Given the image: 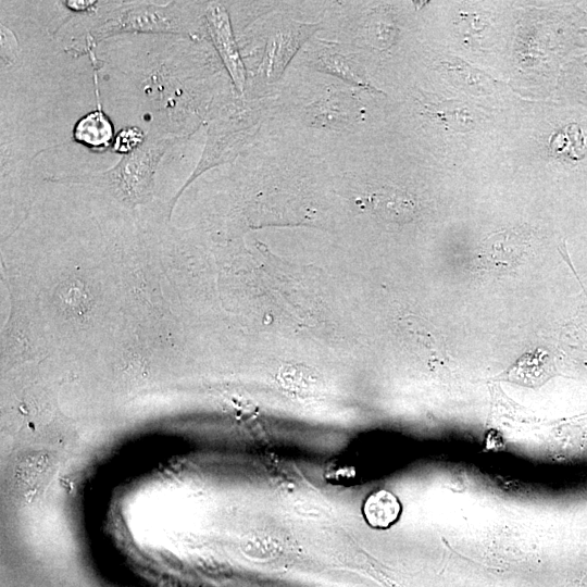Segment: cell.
I'll return each instance as SVG.
<instances>
[{"label": "cell", "mask_w": 587, "mask_h": 587, "mask_svg": "<svg viewBox=\"0 0 587 587\" xmlns=\"http://www.w3.org/2000/svg\"><path fill=\"white\" fill-rule=\"evenodd\" d=\"M171 146V137L148 138L145 142L125 154L112 168L89 177L77 178L82 182H98L109 186L121 200L137 204L146 201L152 193V180L155 167Z\"/></svg>", "instance_id": "6da1fadb"}, {"label": "cell", "mask_w": 587, "mask_h": 587, "mask_svg": "<svg viewBox=\"0 0 587 587\" xmlns=\"http://www.w3.org/2000/svg\"><path fill=\"white\" fill-rule=\"evenodd\" d=\"M178 3L124 2L110 11L90 32L96 42L125 32L178 33L183 29Z\"/></svg>", "instance_id": "7a4b0ae2"}, {"label": "cell", "mask_w": 587, "mask_h": 587, "mask_svg": "<svg viewBox=\"0 0 587 587\" xmlns=\"http://www.w3.org/2000/svg\"><path fill=\"white\" fill-rule=\"evenodd\" d=\"M316 23L284 20L268 33L260 63V73L268 84L278 80L287 65L319 28Z\"/></svg>", "instance_id": "3957f363"}, {"label": "cell", "mask_w": 587, "mask_h": 587, "mask_svg": "<svg viewBox=\"0 0 587 587\" xmlns=\"http://www.w3.org/2000/svg\"><path fill=\"white\" fill-rule=\"evenodd\" d=\"M204 18L212 42L234 86L242 95L247 83V72L226 7L217 1L209 2L204 10Z\"/></svg>", "instance_id": "277c9868"}, {"label": "cell", "mask_w": 587, "mask_h": 587, "mask_svg": "<svg viewBox=\"0 0 587 587\" xmlns=\"http://www.w3.org/2000/svg\"><path fill=\"white\" fill-rule=\"evenodd\" d=\"M529 249L528 237L519 230L509 229L492 234L480 245L477 260L488 272H505L520 265Z\"/></svg>", "instance_id": "5b68a950"}, {"label": "cell", "mask_w": 587, "mask_h": 587, "mask_svg": "<svg viewBox=\"0 0 587 587\" xmlns=\"http://www.w3.org/2000/svg\"><path fill=\"white\" fill-rule=\"evenodd\" d=\"M311 64L320 72L335 75L367 90L377 89L369 82L363 68L353 58L336 49V43L320 41L311 51Z\"/></svg>", "instance_id": "8992f818"}, {"label": "cell", "mask_w": 587, "mask_h": 587, "mask_svg": "<svg viewBox=\"0 0 587 587\" xmlns=\"http://www.w3.org/2000/svg\"><path fill=\"white\" fill-rule=\"evenodd\" d=\"M93 65V84L95 95L97 98V109L87 113L80 117L73 129V138L75 141L92 149L95 151H102L107 149L114 137V126L111 120L103 112L97 79V68L93 50H88Z\"/></svg>", "instance_id": "52a82bcc"}, {"label": "cell", "mask_w": 587, "mask_h": 587, "mask_svg": "<svg viewBox=\"0 0 587 587\" xmlns=\"http://www.w3.org/2000/svg\"><path fill=\"white\" fill-rule=\"evenodd\" d=\"M427 114L454 132H470L476 125L472 109L460 101L446 100L425 105Z\"/></svg>", "instance_id": "ba28073f"}, {"label": "cell", "mask_w": 587, "mask_h": 587, "mask_svg": "<svg viewBox=\"0 0 587 587\" xmlns=\"http://www.w3.org/2000/svg\"><path fill=\"white\" fill-rule=\"evenodd\" d=\"M400 512L397 498L385 490L371 495L364 504V515L375 527H387L392 524Z\"/></svg>", "instance_id": "9c48e42d"}, {"label": "cell", "mask_w": 587, "mask_h": 587, "mask_svg": "<svg viewBox=\"0 0 587 587\" xmlns=\"http://www.w3.org/2000/svg\"><path fill=\"white\" fill-rule=\"evenodd\" d=\"M59 307L66 315L83 317L91 308V296L84 283L68 279L58 288Z\"/></svg>", "instance_id": "30bf717a"}, {"label": "cell", "mask_w": 587, "mask_h": 587, "mask_svg": "<svg viewBox=\"0 0 587 587\" xmlns=\"http://www.w3.org/2000/svg\"><path fill=\"white\" fill-rule=\"evenodd\" d=\"M347 98L333 95L322 99L311 109V117L321 125H344L352 120L351 104Z\"/></svg>", "instance_id": "8fae6325"}, {"label": "cell", "mask_w": 587, "mask_h": 587, "mask_svg": "<svg viewBox=\"0 0 587 587\" xmlns=\"http://www.w3.org/2000/svg\"><path fill=\"white\" fill-rule=\"evenodd\" d=\"M380 212L396 221L410 220L415 212V203L409 195L399 190L379 195L377 199Z\"/></svg>", "instance_id": "7c38bea8"}, {"label": "cell", "mask_w": 587, "mask_h": 587, "mask_svg": "<svg viewBox=\"0 0 587 587\" xmlns=\"http://www.w3.org/2000/svg\"><path fill=\"white\" fill-rule=\"evenodd\" d=\"M145 142L143 133L135 126L121 129L113 141V150L118 153L128 154L139 148Z\"/></svg>", "instance_id": "4fadbf2b"}, {"label": "cell", "mask_w": 587, "mask_h": 587, "mask_svg": "<svg viewBox=\"0 0 587 587\" xmlns=\"http://www.w3.org/2000/svg\"><path fill=\"white\" fill-rule=\"evenodd\" d=\"M95 1H65L64 4L73 12H85L89 10Z\"/></svg>", "instance_id": "5bb4252c"}]
</instances>
